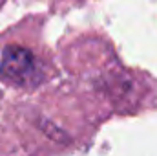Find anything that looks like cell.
I'll return each mask as SVG.
<instances>
[{"label": "cell", "mask_w": 157, "mask_h": 156, "mask_svg": "<svg viewBox=\"0 0 157 156\" xmlns=\"http://www.w3.org/2000/svg\"><path fill=\"white\" fill-rule=\"evenodd\" d=\"M2 77L15 84H35L42 77L37 57L24 46H7L0 59Z\"/></svg>", "instance_id": "obj_1"}]
</instances>
